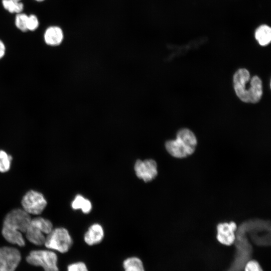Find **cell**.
<instances>
[{"label": "cell", "mask_w": 271, "mask_h": 271, "mask_svg": "<svg viewBox=\"0 0 271 271\" xmlns=\"http://www.w3.org/2000/svg\"><path fill=\"white\" fill-rule=\"evenodd\" d=\"M20 250L14 247H0V271H15L21 262Z\"/></svg>", "instance_id": "8"}, {"label": "cell", "mask_w": 271, "mask_h": 271, "mask_svg": "<svg viewBox=\"0 0 271 271\" xmlns=\"http://www.w3.org/2000/svg\"><path fill=\"white\" fill-rule=\"evenodd\" d=\"M124 271H145L142 260L136 256L129 257L124 260Z\"/></svg>", "instance_id": "14"}, {"label": "cell", "mask_w": 271, "mask_h": 271, "mask_svg": "<svg viewBox=\"0 0 271 271\" xmlns=\"http://www.w3.org/2000/svg\"><path fill=\"white\" fill-rule=\"evenodd\" d=\"M104 237V230L101 225L95 223L91 225L84 236L85 243L93 245L100 243Z\"/></svg>", "instance_id": "11"}, {"label": "cell", "mask_w": 271, "mask_h": 271, "mask_svg": "<svg viewBox=\"0 0 271 271\" xmlns=\"http://www.w3.org/2000/svg\"><path fill=\"white\" fill-rule=\"evenodd\" d=\"M26 260L31 265L42 267L44 271H59L58 256L53 250L47 248L33 250Z\"/></svg>", "instance_id": "6"}, {"label": "cell", "mask_w": 271, "mask_h": 271, "mask_svg": "<svg viewBox=\"0 0 271 271\" xmlns=\"http://www.w3.org/2000/svg\"><path fill=\"white\" fill-rule=\"evenodd\" d=\"M28 16L26 14L20 13L17 14L15 18V25L22 32L28 31L27 22Z\"/></svg>", "instance_id": "18"}, {"label": "cell", "mask_w": 271, "mask_h": 271, "mask_svg": "<svg viewBox=\"0 0 271 271\" xmlns=\"http://www.w3.org/2000/svg\"><path fill=\"white\" fill-rule=\"evenodd\" d=\"M233 86L237 97L243 102L256 103L262 95V83L257 76L250 78L249 71L241 68L236 71L233 78Z\"/></svg>", "instance_id": "2"}, {"label": "cell", "mask_w": 271, "mask_h": 271, "mask_svg": "<svg viewBox=\"0 0 271 271\" xmlns=\"http://www.w3.org/2000/svg\"><path fill=\"white\" fill-rule=\"evenodd\" d=\"M6 50V48L4 43L0 40V60L4 57Z\"/></svg>", "instance_id": "22"}, {"label": "cell", "mask_w": 271, "mask_h": 271, "mask_svg": "<svg viewBox=\"0 0 271 271\" xmlns=\"http://www.w3.org/2000/svg\"><path fill=\"white\" fill-rule=\"evenodd\" d=\"M134 169L137 176L145 182L152 181L158 174L157 164L156 161L152 159L137 160Z\"/></svg>", "instance_id": "9"}, {"label": "cell", "mask_w": 271, "mask_h": 271, "mask_svg": "<svg viewBox=\"0 0 271 271\" xmlns=\"http://www.w3.org/2000/svg\"><path fill=\"white\" fill-rule=\"evenodd\" d=\"M67 271H89L86 264L82 261L72 263L67 266Z\"/></svg>", "instance_id": "20"}, {"label": "cell", "mask_w": 271, "mask_h": 271, "mask_svg": "<svg viewBox=\"0 0 271 271\" xmlns=\"http://www.w3.org/2000/svg\"><path fill=\"white\" fill-rule=\"evenodd\" d=\"M35 1H36L37 2H41L44 1V0H35Z\"/></svg>", "instance_id": "23"}, {"label": "cell", "mask_w": 271, "mask_h": 271, "mask_svg": "<svg viewBox=\"0 0 271 271\" xmlns=\"http://www.w3.org/2000/svg\"><path fill=\"white\" fill-rule=\"evenodd\" d=\"M255 38L261 46L268 45L271 40V29L266 25L259 26L255 31Z\"/></svg>", "instance_id": "13"}, {"label": "cell", "mask_w": 271, "mask_h": 271, "mask_svg": "<svg viewBox=\"0 0 271 271\" xmlns=\"http://www.w3.org/2000/svg\"><path fill=\"white\" fill-rule=\"evenodd\" d=\"M21 205L22 208L29 215L39 216L45 209L47 201L42 193L30 190L23 196Z\"/></svg>", "instance_id": "7"}, {"label": "cell", "mask_w": 271, "mask_h": 271, "mask_svg": "<svg viewBox=\"0 0 271 271\" xmlns=\"http://www.w3.org/2000/svg\"><path fill=\"white\" fill-rule=\"evenodd\" d=\"M32 217L22 208L14 209L5 216L2 225V234L9 243L20 247L25 245L24 234Z\"/></svg>", "instance_id": "1"}, {"label": "cell", "mask_w": 271, "mask_h": 271, "mask_svg": "<svg viewBox=\"0 0 271 271\" xmlns=\"http://www.w3.org/2000/svg\"><path fill=\"white\" fill-rule=\"evenodd\" d=\"M245 271H263L259 263L255 260H250L247 262L245 267Z\"/></svg>", "instance_id": "21"}, {"label": "cell", "mask_w": 271, "mask_h": 271, "mask_svg": "<svg viewBox=\"0 0 271 271\" xmlns=\"http://www.w3.org/2000/svg\"><path fill=\"white\" fill-rule=\"evenodd\" d=\"M71 207L74 210L81 209L84 213H88L91 210L92 205L88 199L78 194L72 202Z\"/></svg>", "instance_id": "15"}, {"label": "cell", "mask_w": 271, "mask_h": 271, "mask_svg": "<svg viewBox=\"0 0 271 271\" xmlns=\"http://www.w3.org/2000/svg\"><path fill=\"white\" fill-rule=\"evenodd\" d=\"M12 156L4 150H0V172H8L11 169Z\"/></svg>", "instance_id": "17"}, {"label": "cell", "mask_w": 271, "mask_h": 271, "mask_svg": "<svg viewBox=\"0 0 271 271\" xmlns=\"http://www.w3.org/2000/svg\"><path fill=\"white\" fill-rule=\"evenodd\" d=\"M4 8L10 13L19 14L22 13L24 9V5L21 2L16 0H2Z\"/></svg>", "instance_id": "16"}, {"label": "cell", "mask_w": 271, "mask_h": 271, "mask_svg": "<svg viewBox=\"0 0 271 271\" xmlns=\"http://www.w3.org/2000/svg\"><path fill=\"white\" fill-rule=\"evenodd\" d=\"M64 35L62 29L58 26H50L45 31L44 39L45 43L50 46L59 45L63 40Z\"/></svg>", "instance_id": "12"}, {"label": "cell", "mask_w": 271, "mask_h": 271, "mask_svg": "<svg viewBox=\"0 0 271 271\" xmlns=\"http://www.w3.org/2000/svg\"><path fill=\"white\" fill-rule=\"evenodd\" d=\"M72 243L68 230L64 227H56L46 236L44 245L47 249L64 253L68 251Z\"/></svg>", "instance_id": "5"}, {"label": "cell", "mask_w": 271, "mask_h": 271, "mask_svg": "<svg viewBox=\"0 0 271 271\" xmlns=\"http://www.w3.org/2000/svg\"><path fill=\"white\" fill-rule=\"evenodd\" d=\"M39 25V20L36 15L32 14L28 16L27 22L28 31H34L38 28Z\"/></svg>", "instance_id": "19"}, {"label": "cell", "mask_w": 271, "mask_h": 271, "mask_svg": "<svg viewBox=\"0 0 271 271\" xmlns=\"http://www.w3.org/2000/svg\"><path fill=\"white\" fill-rule=\"evenodd\" d=\"M53 229V224L49 219L36 216L32 218L25 235L31 243L41 246L44 245L46 236Z\"/></svg>", "instance_id": "4"}, {"label": "cell", "mask_w": 271, "mask_h": 271, "mask_svg": "<svg viewBox=\"0 0 271 271\" xmlns=\"http://www.w3.org/2000/svg\"><path fill=\"white\" fill-rule=\"evenodd\" d=\"M197 144L194 133L188 128H183L177 132L176 140L166 142L165 147L173 157L184 158L194 152Z\"/></svg>", "instance_id": "3"}, {"label": "cell", "mask_w": 271, "mask_h": 271, "mask_svg": "<svg viewBox=\"0 0 271 271\" xmlns=\"http://www.w3.org/2000/svg\"><path fill=\"white\" fill-rule=\"evenodd\" d=\"M237 226L235 222H224L218 224L217 226V239L221 243L230 245L235 239V231Z\"/></svg>", "instance_id": "10"}]
</instances>
